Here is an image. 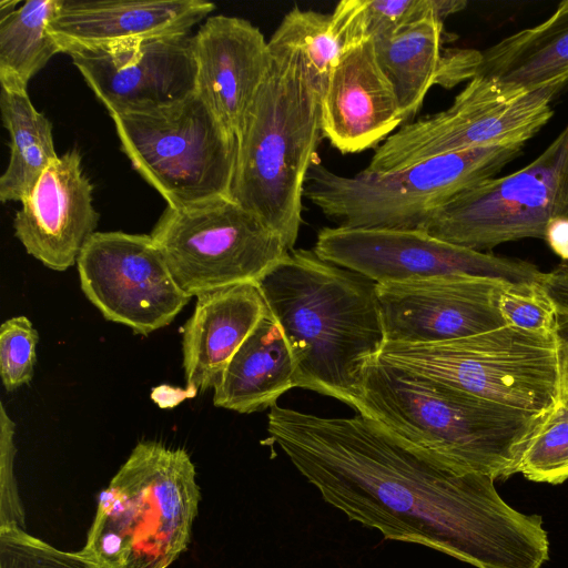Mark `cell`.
Wrapping results in <instances>:
<instances>
[{"label": "cell", "instance_id": "25", "mask_svg": "<svg viewBox=\"0 0 568 568\" xmlns=\"http://www.w3.org/2000/svg\"><path fill=\"white\" fill-rule=\"evenodd\" d=\"M60 0H30L0 20V84L27 89L61 49L49 31Z\"/></svg>", "mask_w": 568, "mask_h": 568}, {"label": "cell", "instance_id": "34", "mask_svg": "<svg viewBox=\"0 0 568 568\" xmlns=\"http://www.w3.org/2000/svg\"><path fill=\"white\" fill-rule=\"evenodd\" d=\"M544 240L556 255L568 262V217L551 219L546 226Z\"/></svg>", "mask_w": 568, "mask_h": 568}, {"label": "cell", "instance_id": "11", "mask_svg": "<svg viewBox=\"0 0 568 568\" xmlns=\"http://www.w3.org/2000/svg\"><path fill=\"white\" fill-rule=\"evenodd\" d=\"M567 82L509 93L471 78L453 104L402 125L375 151L366 170L387 173L442 154L500 144H525L550 120L551 103Z\"/></svg>", "mask_w": 568, "mask_h": 568}, {"label": "cell", "instance_id": "24", "mask_svg": "<svg viewBox=\"0 0 568 568\" xmlns=\"http://www.w3.org/2000/svg\"><path fill=\"white\" fill-rule=\"evenodd\" d=\"M0 110L10 135V158L0 178V200L21 202L58 158L52 124L33 106L27 89L1 87Z\"/></svg>", "mask_w": 568, "mask_h": 568}, {"label": "cell", "instance_id": "37", "mask_svg": "<svg viewBox=\"0 0 568 568\" xmlns=\"http://www.w3.org/2000/svg\"><path fill=\"white\" fill-rule=\"evenodd\" d=\"M19 1H1L0 2V20L17 10Z\"/></svg>", "mask_w": 568, "mask_h": 568}, {"label": "cell", "instance_id": "7", "mask_svg": "<svg viewBox=\"0 0 568 568\" xmlns=\"http://www.w3.org/2000/svg\"><path fill=\"white\" fill-rule=\"evenodd\" d=\"M377 358L534 415L550 414L561 404L562 356L556 332L506 325L443 343H386Z\"/></svg>", "mask_w": 568, "mask_h": 568}, {"label": "cell", "instance_id": "1", "mask_svg": "<svg viewBox=\"0 0 568 568\" xmlns=\"http://www.w3.org/2000/svg\"><path fill=\"white\" fill-rule=\"evenodd\" d=\"M267 432L326 504L386 540L475 568H541L549 559L542 517L508 505L493 477L457 471L361 414L275 405Z\"/></svg>", "mask_w": 568, "mask_h": 568}, {"label": "cell", "instance_id": "23", "mask_svg": "<svg viewBox=\"0 0 568 568\" xmlns=\"http://www.w3.org/2000/svg\"><path fill=\"white\" fill-rule=\"evenodd\" d=\"M444 22L426 18L374 41L377 61L398 100L404 123L422 108L434 84L456 82L458 50H443Z\"/></svg>", "mask_w": 568, "mask_h": 568}, {"label": "cell", "instance_id": "21", "mask_svg": "<svg viewBox=\"0 0 568 568\" xmlns=\"http://www.w3.org/2000/svg\"><path fill=\"white\" fill-rule=\"evenodd\" d=\"M488 80L509 93L568 82V0L544 22L489 48L466 50L464 80Z\"/></svg>", "mask_w": 568, "mask_h": 568}, {"label": "cell", "instance_id": "36", "mask_svg": "<svg viewBox=\"0 0 568 568\" xmlns=\"http://www.w3.org/2000/svg\"><path fill=\"white\" fill-rule=\"evenodd\" d=\"M159 394V395H166L165 397H162V398H159L156 399L155 402L161 406V407H171V406H174L176 404H179L182 399H184L185 397H193L196 392L187 388L186 390H181V389H176V388H172V387H168L166 385H162L161 387H158L153 390V394Z\"/></svg>", "mask_w": 568, "mask_h": 568}, {"label": "cell", "instance_id": "9", "mask_svg": "<svg viewBox=\"0 0 568 568\" xmlns=\"http://www.w3.org/2000/svg\"><path fill=\"white\" fill-rule=\"evenodd\" d=\"M150 235L191 297L257 283L288 253L273 229L230 196L181 209L166 206Z\"/></svg>", "mask_w": 568, "mask_h": 568}, {"label": "cell", "instance_id": "6", "mask_svg": "<svg viewBox=\"0 0 568 568\" xmlns=\"http://www.w3.org/2000/svg\"><path fill=\"white\" fill-rule=\"evenodd\" d=\"M524 145L476 148L393 172L364 169L351 176L314 163L306 176L304 196L339 227L422 230L437 209L495 178L521 154Z\"/></svg>", "mask_w": 568, "mask_h": 568}, {"label": "cell", "instance_id": "20", "mask_svg": "<svg viewBox=\"0 0 568 568\" xmlns=\"http://www.w3.org/2000/svg\"><path fill=\"white\" fill-rule=\"evenodd\" d=\"M182 328L187 388H214L230 361L267 312L256 283L205 292Z\"/></svg>", "mask_w": 568, "mask_h": 568}, {"label": "cell", "instance_id": "32", "mask_svg": "<svg viewBox=\"0 0 568 568\" xmlns=\"http://www.w3.org/2000/svg\"><path fill=\"white\" fill-rule=\"evenodd\" d=\"M16 426L0 403V526L24 528V511L13 474Z\"/></svg>", "mask_w": 568, "mask_h": 568}, {"label": "cell", "instance_id": "19", "mask_svg": "<svg viewBox=\"0 0 568 568\" xmlns=\"http://www.w3.org/2000/svg\"><path fill=\"white\" fill-rule=\"evenodd\" d=\"M215 4L204 0H60L49 31L61 52L189 34Z\"/></svg>", "mask_w": 568, "mask_h": 568}, {"label": "cell", "instance_id": "3", "mask_svg": "<svg viewBox=\"0 0 568 568\" xmlns=\"http://www.w3.org/2000/svg\"><path fill=\"white\" fill-rule=\"evenodd\" d=\"M354 410L457 471L494 479L518 473L526 448L551 415L513 409L379 358L366 369Z\"/></svg>", "mask_w": 568, "mask_h": 568}, {"label": "cell", "instance_id": "13", "mask_svg": "<svg viewBox=\"0 0 568 568\" xmlns=\"http://www.w3.org/2000/svg\"><path fill=\"white\" fill-rule=\"evenodd\" d=\"M85 297L108 321L149 335L172 323L192 298L174 280L151 235L95 232L78 261Z\"/></svg>", "mask_w": 568, "mask_h": 568}, {"label": "cell", "instance_id": "2", "mask_svg": "<svg viewBox=\"0 0 568 568\" xmlns=\"http://www.w3.org/2000/svg\"><path fill=\"white\" fill-rule=\"evenodd\" d=\"M256 284L293 355L296 387L355 409L386 344L376 284L304 248L288 251Z\"/></svg>", "mask_w": 568, "mask_h": 568}, {"label": "cell", "instance_id": "22", "mask_svg": "<svg viewBox=\"0 0 568 568\" xmlns=\"http://www.w3.org/2000/svg\"><path fill=\"white\" fill-rule=\"evenodd\" d=\"M296 387L295 363L286 338L267 310L213 388L216 407L251 414L272 408Z\"/></svg>", "mask_w": 568, "mask_h": 568}, {"label": "cell", "instance_id": "29", "mask_svg": "<svg viewBox=\"0 0 568 568\" xmlns=\"http://www.w3.org/2000/svg\"><path fill=\"white\" fill-rule=\"evenodd\" d=\"M39 334L24 315L13 316L0 326V375L7 392L30 383L37 363Z\"/></svg>", "mask_w": 568, "mask_h": 568}, {"label": "cell", "instance_id": "35", "mask_svg": "<svg viewBox=\"0 0 568 568\" xmlns=\"http://www.w3.org/2000/svg\"><path fill=\"white\" fill-rule=\"evenodd\" d=\"M558 315V314H557ZM556 335L559 339L562 356V396L561 404L568 407V316H557Z\"/></svg>", "mask_w": 568, "mask_h": 568}, {"label": "cell", "instance_id": "14", "mask_svg": "<svg viewBox=\"0 0 568 568\" xmlns=\"http://www.w3.org/2000/svg\"><path fill=\"white\" fill-rule=\"evenodd\" d=\"M69 55L110 116L159 109L196 90L190 34L128 40Z\"/></svg>", "mask_w": 568, "mask_h": 568}, {"label": "cell", "instance_id": "15", "mask_svg": "<svg viewBox=\"0 0 568 568\" xmlns=\"http://www.w3.org/2000/svg\"><path fill=\"white\" fill-rule=\"evenodd\" d=\"M507 283L458 276L376 284L386 343L435 344L506 326L499 295Z\"/></svg>", "mask_w": 568, "mask_h": 568}, {"label": "cell", "instance_id": "8", "mask_svg": "<svg viewBox=\"0 0 568 568\" xmlns=\"http://www.w3.org/2000/svg\"><path fill=\"white\" fill-rule=\"evenodd\" d=\"M111 118L121 150L168 206L230 196L237 136L196 92L159 109Z\"/></svg>", "mask_w": 568, "mask_h": 568}, {"label": "cell", "instance_id": "28", "mask_svg": "<svg viewBox=\"0 0 568 568\" xmlns=\"http://www.w3.org/2000/svg\"><path fill=\"white\" fill-rule=\"evenodd\" d=\"M518 473L536 483L568 479V407L560 404L526 448Z\"/></svg>", "mask_w": 568, "mask_h": 568}, {"label": "cell", "instance_id": "31", "mask_svg": "<svg viewBox=\"0 0 568 568\" xmlns=\"http://www.w3.org/2000/svg\"><path fill=\"white\" fill-rule=\"evenodd\" d=\"M506 325L531 332L554 333L557 312L539 282L507 283L499 295Z\"/></svg>", "mask_w": 568, "mask_h": 568}, {"label": "cell", "instance_id": "18", "mask_svg": "<svg viewBox=\"0 0 568 568\" xmlns=\"http://www.w3.org/2000/svg\"><path fill=\"white\" fill-rule=\"evenodd\" d=\"M192 40L195 92L237 136L271 64L268 41L250 21L224 14L206 18Z\"/></svg>", "mask_w": 568, "mask_h": 568}, {"label": "cell", "instance_id": "4", "mask_svg": "<svg viewBox=\"0 0 568 568\" xmlns=\"http://www.w3.org/2000/svg\"><path fill=\"white\" fill-rule=\"evenodd\" d=\"M270 50L267 74L237 134L230 197L262 219L291 251L303 221L306 176L323 136L321 94L300 52Z\"/></svg>", "mask_w": 568, "mask_h": 568}, {"label": "cell", "instance_id": "10", "mask_svg": "<svg viewBox=\"0 0 568 568\" xmlns=\"http://www.w3.org/2000/svg\"><path fill=\"white\" fill-rule=\"evenodd\" d=\"M568 217V125L530 163L488 179L437 209L422 230L444 242L488 251L544 239L548 222Z\"/></svg>", "mask_w": 568, "mask_h": 568}, {"label": "cell", "instance_id": "27", "mask_svg": "<svg viewBox=\"0 0 568 568\" xmlns=\"http://www.w3.org/2000/svg\"><path fill=\"white\" fill-rule=\"evenodd\" d=\"M268 44L300 52L320 94L343 49L332 14L300 8L284 16Z\"/></svg>", "mask_w": 568, "mask_h": 568}, {"label": "cell", "instance_id": "33", "mask_svg": "<svg viewBox=\"0 0 568 568\" xmlns=\"http://www.w3.org/2000/svg\"><path fill=\"white\" fill-rule=\"evenodd\" d=\"M539 284L557 314L568 316V262L564 261L550 272L544 273Z\"/></svg>", "mask_w": 568, "mask_h": 568}, {"label": "cell", "instance_id": "17", "mask_svg": "<svg viewBox=\"0 0 568 568\" xmlns=\"http://www.w3.org/2000/svg\"><path fill=\"white\" fill-rule=\"evenodd\" d=\"M404 123L373 40L345 44L321 93L322 134L339 152L358 153Z\"/></svg>", "mask_w": 568, "mask_h": 568}, {"label": "cell", "instance_id": "30", "mask_svg": "<svg viewBox=\"0 0 568 568\" xmlns=\"http://www.w3.org/2000/svg\"><path fill=\"white\" fill-rule=\"evenodd\" d=\"M0 568H90L74 552L60 550L18 525L0 526Z\"/></svg>", "mask_w": 568, "mask_h": 568}, {"label": "cell", "instance_id": "16", "mask_svg": "<svg viewBox=\"0 0 568 568\" xmlns=\"http://www.w3.org/2000/svg\"><path fill=\"white\" fill-rule=\"evenodd\" d=\"M92 192L77 150L53 160L14 216V235L27 253L58 272L77 264L99 222Z\"/></svg>", "mask_w": 568, "mask_h": 568}, {"label": "cell", "instance_id": "26", "mask_svg": "<svg viewBox=\"0 0 568 568\" xmlns=\"http://www.w3.org/2000/svg\"><path fill=\"white\" fill-rule=\"evenodd\" d=\"M466 6L464 0H342L336 4L332 19L344 47L387 37L426 18L444 22Z\"/></svg>", "mask_w": 568, "mask_h": 568}, {"label": "cell", "instance_id": "12", "mask_svg": "<svg viewBox=\"0 0 568 568\" xmlns=\"http://www.w3.org/2000/svg\"><path fill=\"white\" fill-rule=\"evenodd\" d=\"M313 251L375 284L473 276L536 283L542 272L519 258L454 245L424 230L323 227Z\"/></svg>", "mask_w": 568, "mask_h": 568}, {"label": "cell", "instance_id": "5", "mask_svg": "<svg viewBox=\"0 0 568 568\" xmlns=\"http://www.w3.org/2000/svg\"><path fill=\"white\" fill-rule=\"evenodd\" d=\"M200 499L185 449L140 442L100 493L74 554L90 568H169L187 549Z\"/></svg>", "mask_w": 568, "mask_h": 568}]
</instances>
